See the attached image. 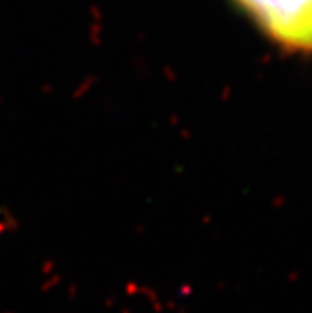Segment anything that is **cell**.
Here are the masks:
<instances>
[{"instance_id":"obj_1","label":"cell","mask_w":312,"mask_h":313,"mask_svg":"<svg viewBox=\"0 0 312 313\" xmlns=\"http://www.w3.org/2000/svg\"><path fill=\"white\" fill-rule=\"evenodd\" d=\"M285 48L312 51V0H238Z\"/></svg>"}]
</instances>
